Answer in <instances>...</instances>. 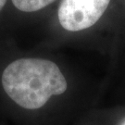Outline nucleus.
I'll return each instance as SVG.
<instances>
[{
  "mask_svg": "<svg viewBox=\"0 0 125 125\" xmlns=\"http://www.w3.org/2000/svg\"><path fill=\"white\" fill-rule=\"evenodd\" d=\"M110 0H62L58 8L61 26L79 31L93 26L102 17Z\"/></svg>",
  "mask_w": 125,
  "mask_h": 125,
  "instance_id": "f03ea898",
  "label": "nucleus"
},
{
  "mask_svg": "<svg viewBox=\"0 0 125 125\" xmlns=\"http://www.w3.org/2000/svg\"><path fill=\"white\" fill-rule=\"evenodd\" d=\"M2 84L9 97L27 109L40 108L52 95L67 89V81L58 66L41 58H21L10 63L3 72Z\"/></svg>",
  "mask_w": 125,
  "mask_h": 125,
  "instance_id": "f257e3e1",
  "label": "nucleus"
},
{
  "mask_svg": "<svg viewBox=\"0 0 125 125\" xmlns=\"http://www.w3.org/2000/svg\"><path fill=\"white\" fill-rule=\"evenodd\" d=\"M54 0H12L13 5L21 11L33 12L45 8Z\"/></svg>",
  "mask_w": 125,
  "mask_h": 125,
  "instance_id": "7ed1b4c3",
  "label": "nucleus"
},
{
  "mask_svg": "<svg viewBox=\"0 0 125 125\" xmlns=\"http://www.w3.org/2000/svg\"><path fill=\"white\" fill-rule=\"evenodd\" d=\"M121 125H125V120H124L123 121H122V123H121Z\"/></svg>",
  "mask_w": 125,
  "mask_h": 125,
  "instance_id": "39448f33",
  "label": "nucleus"
},
{
  "mask_svg": "<svg viewBox=\"0 0 125 125\" xmlns=\"http://www.w3.org/2000/svg\"><path fill=\"white\" fill-rule=\"evenodd\" d=\"M6 2H7V0H0V10L3 9V7L5 6Z\"/></svg>",
  "mask_w": 125,
  "mask_h": 125,
  "instance_id": "20e7f679",
  "label": "nucleus"
}]
</instances>
